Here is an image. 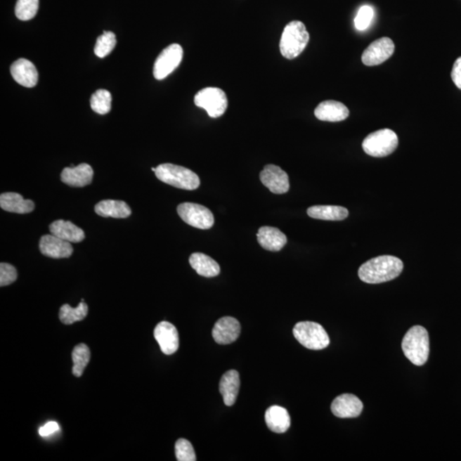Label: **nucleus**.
I'll return each mask as SVG.
<instances>
[{
    "mask_svg": "<svg viewBox=\"0 0 461 461\" xmlns=\"http://www.w3.org/2000/svg\"><path fill=\"white\" fill-rule=\"evenodd\" d=\"M403 270V262L398 257L381 256L361 265L358 274L365 283L380 284L396 279Z\"/></svg>",
    "mask_w": 461,
    "mask_h": 461,
    "instance_id": "nucleus-1",
    "label": "nucleus"
},
{
    "mask_svg": "<svg viewBox=\"0 0 461 461\" xmlns=\"http://www.w3.org/2000/svg\"><path fill=\"white\" fill-rule=\"evenodd\" d=\"M401 348L405 356L416 365L427 363L430 353V339L427 329L415 325L404 336Z\"/></svg>",
    "mask_w": 461,
    "mask_h": 461,
    "instance_id": "nucleus-2",
    "label": "nucleus"
},
{
    "mask_svg": "<svg viewBox=\"0 0 461 461\" xmlns=\"http://www.w3.org/2000/svg\"><path fill=\"white\" fill-rule=\"evenodd\" d=\"M309 41V34L303 22L293 21L284 29L280 42L282 56L287 59L298 57Z\"/></svg>",
    "mask_w": 461,
    "mask_h": 461,
    "instance_id": "nucleus-3",
    "label": "nucleus"
},
{
    "mask_svg": "<svg viewBox=\"0 0 461 461\" xmlns=\"http://www.w3.org/2000/svg\"><path fill=\"white\" fill-rule=\"evenodd\" d=\"M155 174L158 180L178 189L193 190L200 186L197 174L184 167L164 164L156 168Z\"/></svg>",
    "mask_w": 461,
    "mask_h": 461,
    "instance_id": "nucleus-4",
    "label": "nucleus"
},
{
    "mask_svg": "<svg viewBox=\"0 0 461 461\" xmlns=\"http://www.w3.org/2000/svg\"><path fill=\"white\" fill-rule=\"evenodd\" d=\"M293 335L305 348L313 351H320L330 344L328 334L322 325L316 322H299L293 328Z\"/></svg>",
    "mask_w": 461,
    "mask_h": 461,
    "instance_id": "nucleus-5",
    "label": "nucleus"
},
{
    "mask_svg": "<svg viewBox=\"0 0 461 461\" xmlns=\"http://www.w3.org/2000/svg\"><path fill=\"white\" fill-rule=\"evenodd\" d=\"M398 146V137L394 131L385 129L376 131L365 138L364 152L373 157H384L392 154Z\"/></svg>",
    "mask_w": 461,
    "mask_h": 461,
    "instance_id": "nucleus-6",
    "label": "nucleus"
},
{
    "mask_svg": "<svg viewBox=\"0 0 461 461\" xmlns=\"http://www.w3.org/2000/svg\"><path fill=\"white\" fill-rule=\"evenodd\" d=\"M194 103L200 108L204 109L212 118L224 115L228 105L225 91L217 87H206L198 91L194 98Z\"/></svg>",
    "mask_w": 461,
    "mask_h": 461,
    "instance_id": "nucleus-7",
    "label": "nucleus"
},
{
    "mask_svg": "<svg viewBox=\"0 0 461 461\" xmlns=\"http://www.w3.org/2000/svg\"><path fill=\"white\" fill-rule=\"evenodd\" d=\"M178 216L186 224L202 230L212 228L214 223L213 214L208 208L193 202H183L178 206Z\"/></svg>",
    "mask_w": 461,
    "mask_h": 461,
    "instance_id": "nucleus-8",
    "label": "nucleus"
},
{
    "mask_svg": "<svg viewBox=\"0 0 461 461\" xmlns=\"http://www.w3.org/2000/svg\"><path fill=\"white\" fill-rule=\"evenodd\" d=\"M183 59V48L178 44L166 47L154 63L153 75L157 79H164L177 69Z\"/></svg>",
    "mask_w": 461,
    "mask_h": 461,
    "instance_id": "nucleus-9",
    "label": "nucleus"
},
{
    "mask_svg": "<svg viewBox=\"0 0 461 461\" xmlns=\"http://www.w3.org/2000/svg\"><path fill=\"white\" fill-rule=\"evenodd\" d=\"M395 51L394 42L388 37L373 41L363 54V62L367 66L379 65L388 60Z\"/></svg>",
    "mask_w": 461,
    "mask_h": 461,
    "instance_id": "nucleus-10",
    "label": "nucleus"
},
{
    "mask_svg": "<svg viewBox=\"0 0 461 461\" xmlns=\"http://www.w3.org/2000/svg\"><path fill=\"white\" fill-rule=\"evenodd\" d=\"M260 180L274 194H285L290 189L288 174L276 165L266 166L260 174Z\"/></svg>",
    "mask_w": 461,
    "mask_h": 461,
    "instance_id": "nucleus-11",
    "label": "nucleus"
},
{
    "mask_svg": "<svg viewBox=\"0 0 461 461\" xmlns=\"http://www.w3.org/2000/svg\"><path fill=\"white\" fill-rule=\"evenodd\" d=\"M154 337L165 355H173L178 351L180 344L178 333L176 327L169 322H160L154 330Z\"/></svg>",
    "mask_w": 461,
    "mask_h": 461,
    "instance_id": "nucleus-12",
    "label": "nucleus"
},
{
    "mask_svg": "<svg viewBox=\"0 0 461 461\" xmlns=\"http://www.w3.org/2000/svg\"><path fill=\"white\" fill-rule=\"evenodd\" d=\"M331 409L333 415L339 418H356L363 413V403L356 396L344 394L332 401Z\"/></svg>",
    "mask_w": 461,
    "mask_h": 461,
    "instance_id": "nucleus-13",
    "label": "nucleus"
},
{
    "mask_svg": "<svg viewBox=\"0 0 461 461\" xmlns=\"http://www.w3.org/2000/svg\"><path fill=\"white\" fill-rule=\"evenodd\" d=\"M39 249L44 256L54 259L69 258L72 255L74 250L70 242L63 240L53 234L41 237L39 240Z\"/></svg>",
    "mask_w": 461,
    "mask_h": 461,
    "instance_id": "nucleus-14",
    "label": "nucleus"
},
{
    "mask_svg": "<svg viewBox=\"0 0 461 461\" xmlns=\"http://www.w3.org/2000/svg\"><path fill=\"white\" fill-rule=\"evenodd\" d=\"M240 332V322L233 317H223L214 324L212 335L217 344L225 345L235 342Z\"/></svg>",
    "mask_w": 461,
    "mask_h": 461,
    "instance_id": "nucleus-15",
    "label": "nucleus"
},
{
    "mask_svg": "<svg viewBox=\"0 0 461 461\" xmlns=\"http://www.w3.org/2000/svg\"><path fill=\"white\" fill-rule=\"evenodd\" d=\"M11 74L15 81L22 86L31 89L37 85L38 70L33 63L25 58H20L13 63L11 67Z\"/></svg>",
    "mask_w": 461,
    "mask_h": 461,
    "instance_id": "nucleus-16",
    "label": "nucleus"
},
{
    "mask_svg": "<svg viewBox=\"0 0 461 461\" xmlns=\"http://www.w3.org/2000/svg\"><path fill=\"white\" fill-rule=\"evenodd\" d=\"M93 178V169L86 164L65 168L61 174V181L73 188H84L91 184Z\"/></svg>",
    "mask_w": 461,
    "mask_h": 461,
    "instance_id": "nucleus-17",
    "label": "nucleus"
},
{
    "mask_svg": "<svg viewBox=\"0 0 461 461\" xmlns=\"http://www.w3.org/2000/svg\"><path fill=\"white\" fill-rule=\"evenodd\" d=\"M315 115L323 122H337L344 121L349 115V110L344 103L335 100H327L316 107Z\"/></svg>",
    "mask_w": 461,
    "mask_h": 461,
    "instance_id": "nucleus-18",
    "label": "nucleus"
},
{
    "mask_svg": "<svg viewBox=\"0 0 461 461\" xmlns=\"http://www.w3.org/2000/svg\"><path fill=\"white\" fill-rule=\"evenodd\" d=\"M257 240L262 248L268 252H280L287 243V238L280 229L272 226H262L258 230Z\"/></svg>",
    "mask_w": 461,
    "mask_h": 461,
    "instance_id": "nucleus-19",
    "label": "nucleus"
},
{
    "mask_svg": "<svg viewBox=\"0 0 461 461\" xmlns=\"http://www.w3.org/2000/svg\"><path fill=\"white\" fill-rule=\"evenodd\" d=\"M51 233L70 242V243H79L84 240L85 233L82 228H78L72 222L58 220L50 225Z\"/></svg>",
    "mask_w": 461,
    "mask_h": 461,
    "instance_id": "nucleus-20",
    "label": "nucleus"
},
{
    "mask_svg": "<svg viewBox=\"0 0 461 461\" xmlns=\"http://www.w3.org/2000/svg\"><path fill=\"white\" fill-rule=\"evenodd\" d=\"M240 373L236 370L226 372L220 382V391L226 406H233L240 391Z\"/></svg>",
    "mask_w": 461,
    "mask_h": 461,
    "instance_id": "nucleus-21",
    "label": "nucleus"
},
{
    "mask_svg": "<svg viewBox=\"0 0 461 461\" xmlns=\"http://www.w3.org/2000/svg\"><path fill=\"white\" fill-rule=\"evenodd\" d=\"M0 207L7 212L27 214L33 212V201L25 200L21 195L15 193H6L0 196Z\"/></svg>",
    "mask_w": 461,
    "mask_h": 461,
    "instance_id": "nucleus-22",
    "label": "nucleus"
},
{
    "mask_svg": "<svg viewBox=\"0 0 461 461\" xmlns=\"http://www.w3.org/2000/svg\"><path fill=\"white\" fill-rule=\"evenodd\" d=\"M268 427L273 432L284 433L291 427V417L285 408L280 406L270 407L265 413Z\"/></svg>",
    "mask_w": 461,
    "mask_h": 461,
    "instance_id": "nucleus-23",
    "label": "nucleus"
},
{
    "mask_svg": "<svg viewBox=\"0 0 461 461\" xmlns=\"http://www.w3.org/2000/svg\"><path fill=\"white\" fill-rule=\"evenodd\" d=\"M189 261L195 271L202 277H216L221 272L220 266L217 262L205 254L193 253V255H190Z\"/></svg>",
    "mask_w": 461,
    "mask_h": 461,
    "instance_id": "nucleus-24",
    "label": "nucleus"
},
{
    "mask_svg": "<svg viewBox=\"0 0 461 461\" xmlns=\"http://www.w3.org/2000/svg\"><path fill=\"white\" fill-rule=\"evenodd\" d=\"M95 212L102 217L124 219L130 216L132 210L125 202L103 200L95 205Z\"/></svg>",
    "mask_w": 461,
    "mask_h": 461,
    "instance_id": "nucleus-25",
    "label": "nucleus"
},
{
    "mask_svg": "<svg viewBox=\"0 0 461 461\" xmlns=\"http://www.w3.org/2000/svg\"><path fill=\"white\" fill-rule=\"evenodd\" d=\"M307 213L309 217L324 221H343L349 216V210L341 206H313L308 209Z\"/></svg>",
    "mask_w": 461,
    "mask_h": 461,
    "instance_id": "nucleus-26",
    "label": "nucleus"
},
{
    "mask_svg": "<svg viewBox=\"0 0 461 461\" xmlns=\"http://www.w3.org/2000/svg\"><path fill=\"white\" fill-rule=\"evenodd\" d=\"M89 313V306L82 301L77 308H72L69 304L63 305L59 311V319L63 324L71 325L85 319Z\"/></svg>",
    "mask_w": 461,
    "mask_h": 461,
    "instance_id": "nucleus-27",
    "label": "nucleus"
},
{
    "mask_svg": "<svg viewBox=\"0 0 461 461\" xmlns=\"http://www.w3.org/2000/svg\"><path fill=\"white\" fill-rule=\"evenodd\" d=\"M91 353L89 346L85 344H79L75 346L72 352V360L74 363L72 372L74 376L82 377L86 365L90 361Z\"/></svg>",
    "mask_w": 461,
    "mask_h": 461,
    "instance_id": "nucleus-28",
    "label": "nucleus"
},
{
    "mask_svg": "<svg viewBox=\"0 0 461 461\" xmlns=\"http://www.w3.org/2000/svg\"><path fill=\"white\" fill-rule=\"evenodd\" d=\"M111 101H112V97H111L110 91L99 89L91 95V108L99 115H105L110 112Z\"/></svg>",
    "mask_w": 461,
    "mask_h": 461,
    "instance_id": "nucleus-29",
    "label": "nucleus"
},
{
    "mask_svg": "<svg viewBox=\"0 0 461 461\" xmlns=\"http://www.w3.org/2000/svg\"><path fill=\"white\" fill-rule=\"evenodd\" d=\"M117 45V37L112 32L105 31L97 39L94 47V53L97 57L103 58L111 53Z\"/></svg>",
    "mask_w": 461,
    "mask_h": 461,
    "instance_id": "nucleus-30",
    "label": "nucleus"
},
{
    "mask_svg": "<svg viewBox=\"0 0 461 461\" xmlns=\"http://www.w3.org/2000/svg\"><path fill=\"white\" fill-rule=\"evenodd\" d=\"M39 10V0H18L15 13L21 21H30L37 15Z\"/></svg>",
    "mask_w": 461,
    "mask_h": 461,
    "instance_id": "nucleus-31",
    "label": "nucleus"
},
{
    "mask_svg": "<svg viewBox=\"0 0 461 461\" xmlns=\"http://www.w3.org/2000/svg\"><path fill=\"white\" fill-rule=\"evenodd\" d=\"M176 455L178 461H196V454L192 443L184 439H178L176 443Z\"/></svg>",
    "mask_w": 461,
    "mask_h": 461,
    "instance_id": "nucleus-32",
    "label": "nucleus"
},
{
    "mask_svg": "<svg viewBox=\"0 0 461 461\" xmlns=\"http://www.w3.org/2000/svg\"><path fill=\"white\" fill-rule=\"evenodd\" d=\"M373 17H375V11L370 6L361 7L355 18L356 29L359 31L368 30L371 25Z\"/></svg>",
    "mask_w": 461,
    "mask_h": 461,
    "instance_id": "nucleus-33",
    "label": "nucleus"
},
{
    "mask_svg": "<svg viewBox=\"0 0 461 461\" xmlns=\"http://www.w3.org/2000/svg\"><path fill=\"white\" fill-rule=\"evenodd\" d=\"M18 279V272L13 265L4 264H0V286L9 285Z\"/></svg>",
    "mask_w": 461,
    "mask_h": 461,
    "instance_id": "nucleus-34",
    "label": "nucleus"
},
{
    "mask_svg": "<svg viewBox=\"0 0 461 461\" xmlns=\"http://www.w3.org/2000/svg\"><path fill=\"white\" fill-rule=\"evenodd\" d=\"M451 77L455 86L461 90V57L457 58L453 66Z\"/></svg>",
    "mask_w": 461,
    "mask_h": 461,
    "instance_id": "nucleus-35",
    "label": "nucleus"
},
{
    "mask_svg": "<svg viewBox=\"0 0 461 461\" xmlns=\"http://www.w3.org/2000/svg\"><path fill=\"white\" fill-rule=\"evenodd\" d=\"M59 430V424L57 422H49L39 428V433L43 437L51 436Z\"/></svg>",
    "mask_w": 461,
    "mask_h": 461,
    "instance_id": "nucleus-36",
    "label": "nucleus"
},
{
    "mask_svg": "<svg viewBox=\"0 0 461 461\" xmlns=\"http://www.w3.org/2000/svg\"><path fill=\"white\" fill-rule=\"evenodd\" d=\"M152 170L153 171V172H156V169L152 168Z\"/></svg>",
    "mask_w": 461,
    "mask_h": 461,
    "instance_id": "nucleus-37",
    "label": "nucleus"
}]
</instances>
